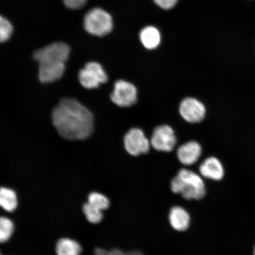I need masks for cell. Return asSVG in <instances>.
<instances>
[{
  "mask_svg": "<svg viewBox=\"0 0 255 255\" xmlns=\"http://www.w3.org/2000/svg\"><path fill=\"white\" fill-rule=\"evenodd\" d=\"M88 203L102 211L109 208L110 205V200L108 197L98 192L89 194Z\"/></svg>",
  "mask_w": 255,
  "mask_h": 255,
  "instance_id": "cell-18",
  "label": "cell"
},
{
  "mask_svg": "<svg viewBox=\"0 0 255 255\" xmlns=\"http://www.w3.org/2000/svg\"><path fill=\"white\" fill-rule=\"evenodd\" d=\"M181 116L187 122L199 123L205 119L206 110L205 105L194 98H184L179 107Z\"/></svg>",
  "mask_w": 255,
  "mask_h": 255,
  "instance_id": "cell-9",
  "label": "cell"
},
{
  "mask_svg": "<svg viewBox=\"0 0 255 255\" xmlns=\"http://www.w3.org/2000/svg\"><path fill=\"white\" fill-rule=\"evenodd\" d=\"M13 32V27L10 22L0 15V43H4L10 38Z\"/></svg>",
  "mask_w": 255,
  "mask_h": 255,
  "instance_id": "cell-19",
  "label": "cell"
},
{
  "mask_svg": "<svg viewBox=\"0 0 255 255\" xmlns=\"http://www.w3.org/2000/svg\"><path fill=\"white\" fill-rule=\"evenodd\" d=\"M171 189L173 193L180 194L184 199L200 200L206 194L205 183L194 172L181 169L171 181Z\"/></svg>",
  "mask_w": 255,
  "mask_h": 255,
  "instance_id": "cell-2",
  "label": "cell"
},
{
  "mask_svg": "<svg viewBox=\"0 0 255 255\" xmlns=\"http://www.w3.org/2000/svg\"><path fill=\"white\" fill-rule=\"evenodd\" d=\"M137 89L128 82L120 80L115 83L114 91L111 95L112 101L120 107H129L136 104Z\"/></svg>",
  "mask_w": 255,
  "mask_h": 255,
  "instance_id": "cell-6",
  "label": "cell"
},
{
  "mask_svg": "<svg viewBox=\"0 0 255 255\" xmlns=\"http://www.w3.org/2000/svg\"><path fill=\"white\" fill-rule=\"evenodd\" d=\"M55 251L57 255H81L82 248L77 241L65 238L57 241Z\"/></svg>",
  "mask_w": 255,
  "mask_h": 255,
  "instance_id": "cell-14",
  "label": "cell"
},
{
  "mask_svg": "<svg viewBox=\"0 0 255 255\" xmlns=\"http://www.w3.org/2000/svg\"><path fill=\"white\" fill-rule=\"evenodd\" d=\"M139 39L146 49H156L160 44L161 34L157 28L152 26L143 28L140 32Z\"/></svg>",
  "mask_w": 255,
  "mask_h": 255,
  "instance_id": "cell-13",
  "label": "cell"
},
{
  "mask_svg": "<svg viewBox=\"0 0 255 255\" xmlns=\"http://www.w3.org/2000/svg\"><path fill=\"white\" fill-rule=\"evenodd\" d=\"M53 126L62 138L84 140L93 132L94 116L77 100L62 99L52 113Z\"/></svg>",
  "mask_w": 255,
  "mask_h": 255,
  "instance_id": "cell-1",
  "label": "cell"
},
{
  "mask_svg": "<svg viewBox=\"0 0 255 255\" xmlns=\"http://www.w3.org/2000/svg\"><path fill=\"white\" fill-rule=\"evenodd\" d=\"M14 232V225L10 219L0 216V244L5 243L11 239Z\"/></svg>",
  "mask_w": 255,
  "mask_h": 255,
  "instance_id": "cell-16",
  "label": "cell"
},
{
  "mask_svg": "<svg viewBox=\"0 0 255 255\" xmlns=\"http://www.w3.org/2000/svg\"><path fill=\"white\" fill-rule=\"evenodd\" d=\"M127 255H143L139 251H131L127 253Z\"/></svg>",
  "mask_w": 255,
  "mask_h": 255,
  "instance_id": "cell-23",
  "label": "cell"
},
{
  "mask_svg": "<svg viewBox=\"0 0 255 255\" xmlns=\"http://www.w3.org/2000/svg\"><path fill=\"white\" fill-rule=\"evenodd\" d=\"M199 171L203 177L216 181L221 180L225 174L222 162L213 157L206 158L200 164Z\"/></svg>",
  "mask_w": 255,
  "mask_h": 255,
  "instance_id": "cell-11",
  "label": "cell"
},
{
  "mask_svg": "<svg viewBox=\"0 0 255 255\" xmlns=\"http://www.w3.org/2000/svg\"><path fill=\"white\" fill-rule=\"evenodd\" d=\"M18 197L15 191L9 188L0 187V207L6 212H12L17 208Z\"/></svg>",
  "mask_w": 255,
  "mask_h": 255,
  "instance_id": "cell-15",
  "label": "cell"
},
{
  "mask_svg": "<svg viewBox=\"0 0 255 255\" xmlns=\"http://www.w3.org/2000/svg\"><path fill=\"white\" fill-rule=\"evenodd\" d=\"M155 4L164 9H170L176 5L178 0H154Z\"/></svg>",
  "mask_w": 255,
  "mask_h": 255,
  "instance_id": "cell-22",
  "label": "cell"
},
{
  "mask_svg": "<svg viewBox=\"0 0 255 255\" xmlns=\"http://www.w3.org/2000/svg\"><path fill=\"white\" fill-rule=\"evenodd\" d=\"M124 142L126 151L133 156L146 154L150 148L151 142L138 128L130 129L124 136Z\"/></svg>",
  "mask_w": 255,
  "mask_h": 255,
  "instance_id": "cell-7",
  "label": "cell"
},
{
  "mask_svg": "<svg viewBox=\"0 0 255 255\" xmlns=\"http://www.w3.org/2000/svg\"><path fill=\"white\" fill-rule=\"evenodd\" d=\"M70 52L71 49L68 44L57 42L37 50L33 57L39 65H60L65 64Z\"/></svg>",
  "mask_w": 255,
  "mask_h": 255,
  "instance_id": "cell-4",
  "label": "cell"
},
{
  "mask_svg": "<svg viewBox=\"0 0 255 255\" xmlns=\"http://www.w3.org/2000/svg\"><path fill=\"white\" fill-rule=\"evenodd\" d=\"M82 210L89 222L93 223V224H98L103 221L104 218L103 211L96 208L90 204L88 203L84 204Z\"/></svg>",
  "mask_w": 255,
  "mask_h": 255,
  "instance_id": "cell-17",
  "label": "cell"
},
{
  "mask_svg": "<svg viewBox=\"0 0 255 255\" xmlns=\"http://www.w3.org/2000/svg\"><path fill=\"white\" fill-rule=\"evenodd\" d=\"M202 153V146L200 143L191 141L181 145L177 149V155L181 163L185 165H191L199 160Z\"/></svg>",
  "mask_w": 255,
  "mask_h": 255,
  "instance_id": "cell-10",
  "label": "cell"
},
{
  "mask_svg": "<svg viewBox=\"0 0 255 255\" xmlns=\"http://www.w3.org/2000/svg\"><path fill=\"white\" fill-rule=\"evenodd\" d=\"M94 255H127V253H124L119 249H114L111 251H107L101 248H97L95 250Z\"/></svg>",
  "mask_w": 255,
  "mask_h": 255,
  "instance_id": "cell-21",
  "label": "cell"
},
{
  "mask_svg": "<svg viewBox=\"0 0 255 255\" xmlns=\"http://www.w3.org/2000/svg\"></svg>",
  "mask_w": 255,
  "mask_h": 255,
  "instance_id": "cell-24",
  "label": "cell"
},
{
  "mask_svg": "<svg viewBox=\"0 0 255 255\" xmlns=\"http://www.w3.org/2000/svg\"><path fill=\"white\" fill-rule=\"evenodd\" d=\"M84 25L88 33L96 36H104L113 30V18L104 9L95 8L85 14Z\"/></svg>",
  "mask_w": 255,
  "mask_h": 255,
  "instance_id": "cell-3",
  "label": "cell"
},
{
  "mask_svg": "<svg viewBox=\"0 0 255 255\" xmlns=\"http://www.w3.org/2000/svg\"><path fill=\"white\" fill-rule=\"evenodd\" d=\"M0 255H2L1 254H0Z\"/></svg>",
  "mask_w": 255,
  "mask_h": 255,
  "instance_id": "cell-25",
  "label": "cell"
},
{
  "mask_svg": "<svg viewBox=\"0 0 255 255\" xmlns=\"http://www.w3.org/2000/svg\"><path fill=\"white\" fill-rule=\"evenodd\" d=\"M150 142L156 150L171 152L176 145L177 138L171 127L162 125L155 128Z\"/></svg>",
  "mask_w": 255,
  "mask_h": 255,
  "instance_id": "cell-8",
  "label": "cell"
},
{
  "mask_svg": "<svg viewBox=\"0 0 255 255\" xmlns=\"http://www.w3.org/2000/svg\"><path fill=\"white\" fill-rule=\"evenodd\" d=\"M169 221L175 231L184 232L189 228L190 216L183 207L175 206L170 210Z\"/></svg>",
  "mask_w": 255,
  "mask_h": 255,
  "instance_id": "cell-12",
  "label": "cell"
},
{
  "mask_svg": "<svg viewBox=\"0 0 255 255\" xmlns=\"http://www.w3.org/2000/svg\"><path fill=\"white\" fill-rule=\"evenodd\" d=\"M87 0H63L64 4L71 9H79L84 7Z\"/></svg>",
  "mask_w": 255,
  "mask_h": 255,
  "instance_id": "cell-20",
  "label": "cell"
},
{
  "mask_svg": "<svg viewBox=\"0 0 255 255\" xmlns=\"http://www.w3.org/2000/svg\"><path fill=\"white\" fill-rule=\"evenodd\" d=\"M79 81L86 89L98 88L102 84L108 81V75L100 63L89 62L79 73Z\"/></svg>",
  "mask_w": 255,
  "mask_h": 255,
  "instance_id": "cell-5",
  "label": "cell"
}]
</instances>
